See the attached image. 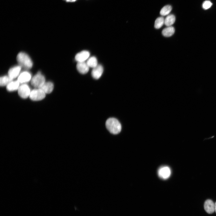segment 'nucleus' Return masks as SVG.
I'll use <instances>...</instances> for the list:
<instances>
[{
    "label": "nucleus",
    "instance_id": "1",
    "mask_svg": "<svg viewBox=\"0 0 216 216\" xmlns=\"http://www.w3.org/2000/svg\"><path fill=\"white\" fill-rule=\"evenodd\" d=\"M17 60L22 67L27 69L32 68L33 65V63L29 56L26 53L21 52L17 55Z\"/></svg>",
    "mask_w": 216,
    "mask_h": 216
},
{
    "label": "nucleus",
    "instance_id": "2",
    "mask_svg": "<svg viewBox=\"0 0 216 216\" xmlns=\"http://www.w3.org/2000/svg\"><path fill=\"white\" fill-rule=\"evenodd\" d=\"M106 126L109 131L114 134H118L122 130L121 124L117 119L114 118H109L107 120Z\"/></svg>",
    "mask_w": 216,
    "mask_h": 216
},
{
    "label": "nucleus",
    "instance_id": "3",
    "mask_svg": "<svg viewBox=\"0 0 216 216\" xmlns=\"http://www.w3.org/2000/svg\"><path fill=\"white\" fill-rule=\"evenodd\" d=\"M46 82L45 77L39 71L32 78L31 83L36 88H39Z\"/></svg>",
    "mask_w": 216,
    "mask_h": 216
},
{
    "label": "nucleus",
    "instance_id": "4",
    "mask_svg": "<svg viewBox=\"0 0 216 216\" xmlns=\"http://www.w3.org/2000/svg\"><path fill=\"white\" fill-rule=\"evenodd\" d=\"M46 97V94L40 88H36L31 91L29 98L33 101H39L43 99Z\"/></svg>",
    "mask_w": 216,
    "mask_h": 216
},
{
    "label": "nucleus",
    "instance_id": "5",
    "mask_svg": "<svg viewBox=\"0 0 216 216\" xmlns=\"http://www.w3.org/2000/svg\"><path fill=\"white\" fill-rule=\"evenodd\" d=\"M18 91L20 97L23 99H27L29 97L31 91L29 86L26 84L20 85Z\"/></svg>",
    "mask_w": 216,
    "mask_h": 216
},
{
    "label": "nucleus",
    "instance_id": "6",
    "mask_svg": "<svg viewBox=\"0 0 216 216\" xmlns=\"http://www.w3.org/2000/svg\"><path fill=\"white\" fill-rule=\"evenodd\" d=\"M170 168L167 166H163L158 169V173L160 178L163 180H166L170 177L171 174Z\"/></svg>",
    "mask_w": 216,
    "mask_h": 216
},
{
    "label": "nucleus",
    "instance_id": "7",
    "mask_svg": "<svg viewBox=\"0 0 216 216\" xmlns=\"http://www.w3.org/2000/svg\"><path fill=\"white\" fill-rule=\"evenodd\" d=\"M32 75L29 72L27 71H22L21 73L18 77V80L20 84H26L31 81L32 79Z\"/></svg>",
    "mask_w": 216,
    "mask_h": 216
},
{
    "label": "nucleus",
    "instance_id": "8",
    "mask_svg": "<svg viewBox=\"0 0 216 216\" xmlns=\"http://www.w3.org/2000/svg\"><path fill=\"white\" fill-rule=\"evenodd\" d=\"M22 67L20 65L14 66L9 70L8 72V76L13 80V79L18 77L21 73Z\"/></svg>",
    "mask_w": 216,
    "mask_h": 216
},
{
    "label": "nucleus",
    "instance_id": "9",
    "mask_svg": "<svg viewBox=\"0 0 216 216\" xmlns=\"http://www.w3.org/2000/svg\"><path fill=\"white\" fill-rule=\"evenodd\" d=\"M90 54L89 51H84L77 53L75 56V59L77 62H83L89 59Z\"/></svg>",
    "mask_w": 216,
    "mask_h": 216
},
{
    "label": "nucleus",
    "instance_id": "10",
    "mask_svg": "<svg viewBox=\"0 0 216 216\" xmlns=\"http://www.w3.org/2000/svg\"><path fill=\"white\" fill-rule=\"evenodd\" d=\"M76 67L79 73L82 74H86L90 68L86 62H77Z\"/></svg>",
    "mask_w": 216,
    "mask_h": 216
},
{
    "label": "nucleus",
    "instance_id": "11",
    "mask_svg": "<svg viewBox=\"0 0 216 216\" xmlns=\"http://www.w3.org/2000/svg\"><path fill=\"white\" fill-rule=\"evenodd\" d=\"M103 72V68L100 65H98L97 67L93 68L92 71V75L95 79H99L101 76Z\"/></svg>",
    "mask_w": 216,
    "mask_h": 216
},
{
    "label": "nucleus",
    "instance_id": "12",
    "mask_svg": "<svg viewBox=\"0 0 216 216\" xmlns=\"http://www.w3.org/2000/svg\"><path fill=\"white\" fill-rule=\"evenodd\" d=\"M54 84L50 82H45L39 88L43 90L46 94H50L52 92L54 89Z\"/></svg>",
    "mask_w": 216,
    "mask_h": 216
},
{
    "label": "nucleus",
    "instance_id": "13",
    "mask_svg": "<svg viewBox=\"0 0 216 216\" xmlns=\"http://www.w3.org/2000/svg\"><path fill=\"white\" fill-rule=\"evenodd\" d=\"M204 209L208 213L212 214L215 211V204L211 200H207L205 202Z\"/></svg>",
    "mask_w": 216,
    "mask_h": 216
},
{
    "label": "nucleus",
    "instance_id": "14",
    "mask_svg": "<svg viewBox=\"0 0 216 216\" xmlns=\"http://www.w3.org/2000/svg\"><path fill=\"white\" fill-rule=\"evenodd\" d=\"M20 83L17 80L16 81H12L6 86L7 90L9 92H12L18 90Z\"/></svg>",
    "mask_w": 216,
    "mask_h": 216
},
{
    "label": "nucleus",
    "instance_id": "15",
    "mask_svg": "<svg viewBox=\"0 0 216 216\" xmlns=\"http://www.w3.org/2000/svg\"><path fill=\"white\" fill-rule=\"evenodd\" d=\"M175 31V29L173 27H167L163 30L162 34L165 37H170L173 35Z\"/></svg>",
    "mask_w": 216,
    "mask_h": 216
},
{
    "label": "nucleus",
    "instance_id": "16",
    "mask_svg": "<svg viewBox=\"0 0 216 216\" xmlns=\"http://www.w3.org/2000/svg\"><path fill=\"white\" fill-rule=\"evenodd\" d=\"M175 16L172 14L168 15L165 20V25L167 27L171 26L175 22Z\"/></svg>",
    "mask_w": 216,
    "mask_h": 216
},
{
    "label": "nucleus",
    "instance_id": "17",
    "mask_svg": "<svg viewBox=\"0 0 216 216\" xmlns=\"http://www.w3.org/2000/svg\"><path fill=\"white\" fill-rule=\"evenodd\" d=\"M86 62L90 68H93L98 65L97 58L95 57H92L89 58Z\"/></svg>",
    "mask_w": 216,
    "mask_h": 216
},
{
    "label": "nucleus",
    "instance_id": "18",
    "mask_svg": "<svg viewBox=\"0 0 216 216\" xmlns=\"http://www.w3.org/2000/svg\"><path fill=\"white\" fill-rule=\"evenodd\" d=\"M12 81L8 75L2 76L0 78V85L1 86H6Z\"/></svg>",
    "mask_w": 216,
    "mask_h": 216
},
{
    "label": "nucleus",
    "instance_id": "19",
    "mask_svg": "<svg viewBox=\"0 0 216 216\" xmlns=\"http://www.w3.org/2000/svg\"><path fill=\"white\" fill-rule=\"evenodd\" d=\"M172 10V6L169 5H165L162 8L160 12V14L163 16L169 15Z\"/></svg>",
    "mask_w": 216,
    "mask_h": 216
},
{
    "label": "nucleus",
    "instance_id": "20",
    "mask_svg": "<svg viewBox=\"0 0 216 216\" xmlns=\"http://www.w3.org/2000/svg\"><path fill=\"white\" fill-rule=\"evenodd\" d=\"M165 19L163 17H160L156 19L155 21L154 27L156 29L160 28L165 24Z\"/></svg>",
    "mask_w": 216,
    "mask_h": 216
},
{
    "label": "nucleus",
    "instance_id": "21",
    "mask_svg": "<svg viewBox=\"0 0 216 216\" xmlns=\"http://www.w3.org/2000/svg\"><path fill=\"white\" fill-rule=\"evenodd\" d=\"M212 5V3L210 1H206L203 3L202 7L204 10H207L210 9Z\"/></svg>",
    "mask_w": 216,
    "mask_h": 216
},
{
    "label": "nucleus",
    "instance_id": "22",
    "mask_svg": "<svg viewBox=\"0 0 216 216\" xmlns=\"http://www.w3.org/2000/svg\"><path fill=\"white\" fill-rule=\"evenodd\" d=\"M215 211L216 213V202L215 204Z\"/></svg>",
    "mask_w": 216,
    "mask_h": 216
}]
</instances>
